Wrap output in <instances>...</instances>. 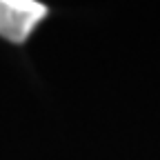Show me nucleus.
<instances>
[{
    "label": "nucleus",
    "instance_id": "obj_1",
    "mask_svg": "<svg viewBox=\"0 0 160 160\" xmlns=\"http://www.w3.org/2000/svg\"><path fill=\"white\" fill-rule=\"evenodd\" d=\"M47 16V7L36 0H0V36L20 45Z\"/></svg>",
    "mask_w": 160,
    "mask_h": 160
}]
</instances>
